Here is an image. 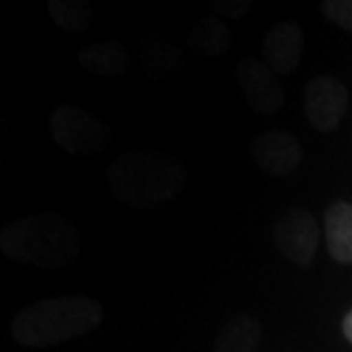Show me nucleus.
Instances as JSON below:
<instances>
[{"instance_id":"obj_14","label":"nucleus","mask_w":352,"mask_h":352,"mask_svg":"<svg viewBox=\"0 0 352 352\" xmlns=\"http://www.w3.org/2000/svg\"><path fill=\"white\" fill-rule=\"evenodd\" d=\"M186 43L204 59H219L231 51V30L223 20L208 16L190 30Z\"/></svg>"},{"instance_id":"obj_6","label":"nucleus","mask_w":352,"mask_h":352,"mask_svg":"<svg viewBox=\"0 0 352 352\" xmlns=\"http://www.w3.org/2000/svg\"><path fill=\"white\" fill-rule=\"evenodd\" d=\"M349 108V92L339 78L319 75L311 78L303 92V112L309 124L321 133H333Z\"/></svg>"},{"instance_id":"obj_18","label":"nucleus","mask_w":352,"mask_h":352,"mask_svg":"<svg viewBox=\"0 0 352 352\" xmlns=\"http://www.w3.org/2000/svg\"><path fill=\"white\" fill-rule=\"evenodd\" d=\"M342 333H344V337L352 342V309L346 314L344 321H342Z\"/></svg>"},{"instance_id":"obj_10","label":"nucleus","mask_w":352,"mask_h":352,"mask_svg":"<svg viewBox=\"0 0 352 352\" xmlns=\"http://www.w3.org/2000/svg\"><path fill=\"white\" fill-rule=\"evenodd\" d=\"M80 67L94 76L113 78L124 75L129 67V51L120 41H96L78 51Z\"/></svg>"},{"instance_id":"obj_17","label":"nucleus","mask_w":352,"mask_h":352,"mask_svg":"<svg viewBox=\"0 0 352 352\" xmlns=\"http://www.w3.org/2000/svg\"><path fill=\"white\" fill-rule=\"evenodd\" d=\"M251 10L249 0H217L212 4V12L215 18L223 20V22H237L243 20Z\"/></svg>"},{"instance_id":"obj_5","label":"nucleus","mask_w":352,"mask_h":352,"mask_svg":"<svg viewBox=\"0 0 352 352\" xmlns=\"http://www.w3.org/2000/svg\"><path fill=\"white\" fill-rule=\"evenodd\" d=\"M274 245L289 263L307 268L319 249V223L311 212L292 208L274 223Z\"/></svg>"},{"instance_id":"obj_3","label":"nucleus","mask_w":352,"mask_h":352,"mask_svg":"<svg viewBox=\"0 0 352 352\" xmlns=\"http://www.w3.org/2000/svg\"><path fill=\"white\" fill-rule=\"evenodd\" d=\"M0 251L12 263L65 268L80 252V233L71 219L55 212L25 215L2 229Z\"/></svg>"},{"instance_id":"obj_8","label":"nucleus","mask_w":352,"mask_h":352,"mask_svg":"<svg viewBox=\"0 0 352 352\" xmlns=\"http://www.w3.org/2000/svg\"><path fill=\"white\" fill-rule=\"evenodd\" d=\"M251 155L254 164L274 178H289L303 161L300 141L284 129H270L252 139Z\"/></svg>"},{"instance_id":"obj_1","label":"nucleus","mask_w":352,"mask_h":352,"mask_svg":"<svg viewBox=\"0 0 352 352\" xmlns=\"http://www.w3.org/2000/svg\"><path fill=\"white\" fill-rule=\"evenodd\" d=\"M104 321V307L88 296H63L30 303L10 321V333L32 349L57 346L80 339Z\"/></svg>"},{"instance_id":"obj_11","label":"nucleus","mask_w":352,"mask_h":352,"mask_svg":"<svg viewBox=\"0 0 352 352\" xmlns=\"http://www.w3.org/2000/svg\"><path fill=\"white\" fill-rule=\"evenodd\" d=\"M139 61L151 80H163L182 67V51L166 38H145L139 43Z\"/></svg>"},{"instance_id":"obj_7","label":"nucleus","mask_w":352,"mask_h":352,"mask_svg":"<svg viewBox=\"0 0 352 352\" xmlns=\"http://www.w3.org/2000/svg\"><path fill=\"white\" fill-rule=\"evenodd\" d=\"M237 82L251 110L258 116H272L286 104L284 88L276 73L256 57H245L237 65Z\"/></svg>"},{"instance_id":"obj_2","label":"nucleus","mask_w":352,"mask_h":352,"mask_svg":"<svg viewBox=\"0 0 352 352\" xmlns=\"http://www.w3.org/2000/svg\"><path fill=\"white\" fill-rule=\"evenodd\" d=\"M106 180L120 204L147 210L178 198L188 184V173L163 153L133 151L110 164Z\"/></svg>"},{"instance_id":"obj_13","label":"nucleus","mask_w":352,"mask_h":352,"mask_svg":"<svg viewBox=\"0 0 352 352\" xmlns=\"http://www.w3.org/2000/svg\"><path fill=\"white\" fill-rule=\"evenodd\" d=\"M261 342V323L247 314L229 317L215 335L214 352H256Z\"/></svg>"},{"instance_id":"obj_16","label":"nucleus","mask_w":352,"mask_h":352,"mask_svg":"<svg viewBox=\"0 0 352 352\" xmlns=\"http://www.w3.org/2000/svg\"><path fill=\"white\" fill-rule=\"evenodd\" d=\"M321 12L329 22L352 32V0H325L321 2Z\"/></svg>"},{"instance_id":"obj_9","label":"nucleus","mask_w":352,"mask_h":352,"mask_svg":"<svg viewBox=\"0 0 352 352\" xmlns=\"http://www.w3.org/2000/svg\"><path fill=\"white\" fill-rule=\"evenodd\" d=\"M305 38L302 25L294 20L280 22L268 30L263 39V57L276 75H292L303 57Z\"/></svg>"},{"instance_id":"obj_12","label":"nucleus","mask_w":352,"mask_h":352,"mask_svg":"<svg viewBox=\"0 0 352 352\" xmlns=\"http://www.w3.org/2000/svg\"><path fill=\"white\" fill-rule=\"evenodd\" d=\"M325 241L329 254L340 264H352V206L335 201L325 212Z\"/></svg>"},{"instance_id":"obj_15","label":"nucleus","mask_w":352,"mask_h":352,"mask_svg":"<svg viewBox=\"0 0 352 352\" xmlns=\"http://www.w3.org/2000/svg\"><path fill=\"white\" fill-rule=\"evenodd\" d=\"M47 14L57 28L69 34L85 32L94 20V8L88 0H51Z\"/></svg>"},{"instance_id":"obj_4","label":"nucleus","mask_w":352,"mask_h":352,"mask_svg":"<svg viewBox=\"0 0 352 352\" xmlns=\"http://www.w3.org/2000/svg\"><path fill=\"white\" fill-rule=\"evenodd\" d=\"M50 129L53 141L76 157L100 155L112 141L108 124L76 104L57 106L50 118Z\"/></svg>"}]
</instances>
